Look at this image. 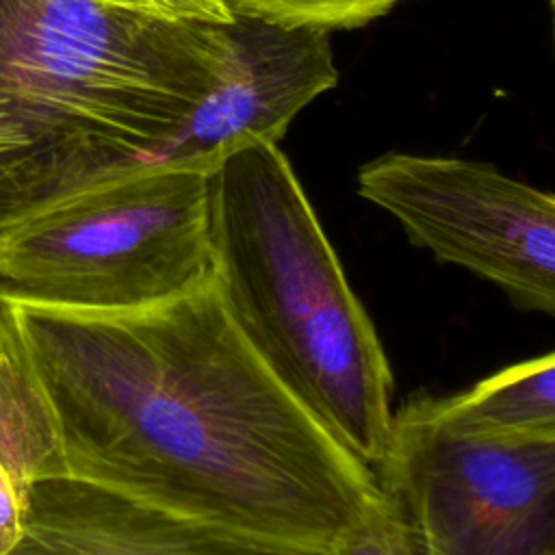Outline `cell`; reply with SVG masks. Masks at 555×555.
<instances>
[{"mask_svg": "<svg viewBox=\"0 0 555 555\" xmlns=\"http://www.w3.org/2000/svg\"><path fill=\"white\" fill-rule=\"evenodd\" d=\"M206 171L139 165L0 232V306L139 312L210 282Z\"/></svg>", "mask_w": 555, "mask_h": 555, "instance_id": "cell-4", "label": "cell"}, {"mask_svg": "<svg viewBox=\"0 0 555 555\" xmlns=\"http://www.w3.org/2000/svg\"><path fill=\"white\" fill-rule=\"evenodd\" d=\"M65 475L56 427L0 306V555L17 542L35 481Z\"/></svg>", "mask_w": 555, "mask_h": 555, "instance_id": "cell-9", "label": "cell"}, {"mask_svg": "<svg viewBox=\"0 0 555 555\" xmlns=\"http://www.w3.org/2000/svg\"><path fill=\"white\" fill-rule=\"evenodd\" d=\"M319 555H425V551L401 507L379 490Z\"/></svg>", "mask_w": 555, "mask_h": 555, "instance_id": "cell-11", "label": "cell"}, {"mask_svg": "<svg viewBox=\"0 0 555 555\" xmlns=\"http://www.w3.org/2000/svg\"><path fill=\"white\" fill-rule=\"evenodd\" d=\"M7 555H319L264 542L69 475L33 483Z\"/></svg>", "mask_w": 555, "mask_h": 555, "instance_id": "cell-8", "label": "cell"}, {"mask_svg": "<svg viewBox=\"0 0 555 555\" xmlns=\"http://www.w3.org/2000/svg\"><path fill=\"white\" fill-rule=\"evenodd\" d=\"M425 555H555V438L460 427L442 397H410L375 464Z\"/></svg>", "mask_w": 555, "mask_h": 555, "instance_id": "cell-5", "label": "cell"}, {"mask_svg": "<svg viewBox=\"0 0 555 555\" xmlns=\"http://www.w3.org/2000/svg\"><path fill=\"white\" fill-rule=\"evenodd\" d=\"M223 59L221 24L104 0H0V225L143 165Z\"/></svg>", "mask_w": 555, "mask_h": 555, "instance_id": "cell-2", "label": "cell"}, {"mask_svg": "<svg viewBox=\"0 0 555 555\" xmlns=\"http://www.w3.org/2000/svg\"><path fill=\"white\" fill-rule=\"evenodd\" d=\"M225 59L217 82L143 158L208 171L249 143H278L295 115L338 82L330 30L234 7L221 24Z\"/></svg>", "mask_w": 555, "mask_h": 555, "instance_id": "cell-7", "label": "cell"}, {"mask_svg": "<svg viewBox=\"0 0 555 555\" xmlns=\"http://www.w3.org/2000/svg\"><path fill=\"white\" fill-rule=\"evenodd\" d=\"M397 2L401 0H232L234 7L282 22L319 26L330 33L364 26L386 15Z\"/></svg>", "mask_w": 555, "mask_h": 555, "instance_id": "cell-12", "label": "cell"}, {"mask_svg": "<svg viewBox=\"0 0 555 555\" xmlns=\"http://www.w3.org/2000/svg\"><path fill=\"white\" fill-rule=\"evenodd\" d=\"M464 429L496 438H555V353L516 362L473 388L442 397Z\"/></svg>", "mask_w": 555, "mask_h": 555, "instance_id": "cell-10", "label": "cell"}, {"mask_svg": "<svg viewBox=\"0 0 555 555\" xmlns=\"http://www.w3.org/2000/svg\"><path fill=\"white\" fill-rule=\"evenodd\" d=\"M2 308L69 477L310 553L379 494L254 356L212 282L121 314Z\"/></svg>", "mask_w": 555, "mask_h": 555, "instance_id": "cell-1", "label": "cell"}, {"mask_svg": "<svg viewBox=\"0 0 555 555\" xmlns=\"http://www.w3.org/2000/svg\"><path fill=\"white\" fill-rule=\"evenodd\" d=\"M362 199L412 245L494 284L527 312L555 314V197L486 160L388 152L358 169Z\"/></svg>", "mask_w": 555, "mask_h": 555, "instance_id": "cell-6", "label": "cell"}, {"mask_svg": "<svg viewBox=\"0 0 555 555\" xmlns=\"http://www.w3.org/2000/svg\"><path fill=\"white\" fill-rule=\"evenodd\" d=\"M117 9L165 20V22H197L228 24L234 17L232 0H104Z\"/></svg>", "mask_w": 555, "mask_h": 555, "instance_id": "cell-13", "label": "cell"}, {"mask_svg": "<svg viewBox=\"0 0 555 555\" xmlns=\"http://www.w3.org/2000/svg\"><path fill=\"white\" fill-rule=\"evenodd\" d=\"M210 282L247 347L349 453L375 468L392 425V371L278 143L206 171Z\"/></svg>", "mask_w": 555, "mask_h": 555, "instance_id": "cell-3", "label": "cell"}]
</instances>
